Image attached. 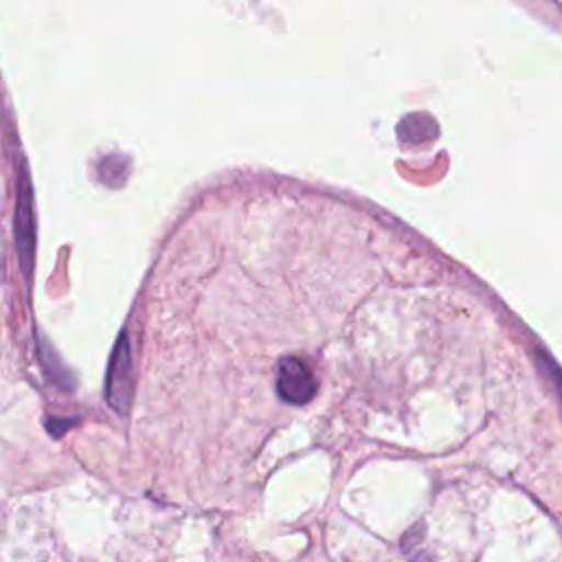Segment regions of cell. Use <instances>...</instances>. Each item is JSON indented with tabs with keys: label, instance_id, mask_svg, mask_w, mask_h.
Masks as SVG:
<instances>
[{
	"label": "cell",
	"instance_id": "cell-1",
	"mask_svg": "<svg viewBox=\"0 0 562 562\" xmlns=\"http://www.w3.org/2000/svg\"><path fill=\"white\" fill-rule=\"evenodd\" d=\"M13 233L20 268L26 279H31L35 261V213H33V187L24 165H20L18 184H15V213H13Z\"/></svg>",
	"mask_w": 562,
	"mask_h": 562
},
{
	"label": "cell",
	"instance_id": "cell-2",
	"mask_svg": "<svg viewBox=\"0 0 562 562\" xmlns=\"http://www.w3.org/2000/svg\"><path fill=\"white\" fill-rule=\"evenodd\" d=\"M108 404L119 413L125 415L132 402L134 393V367H132V349L127 334L123 331L112 349L108 373H105V386H103Z\"/></svg>",
	"mask_w": 562,
	"mask_h": 562
},
{
	"label": "cell",
	"instance_id": "cell-3",
	"mask_svg": "<svg viewBox=\"0 0 562 562\" xmlns=\"http://www.w3.org/2000/svg\"><path fill=\"white\" fill-rule=\"evenodd\" d=\"M274 389L277 395L288 402V404H307L316 391H318V380L307 364V360L299 356H290L279 360L277 373H274Z\"/></svg>",
	"mask_w": 562,
	"mask_h": 562
},
{
	"label": "cell",
	"instance_id": "cell-4",
	"mask_svg": "<svg viewBox=\"0 0 562 562\" xmlns=\"http://www.w3.org/2000/svg\"><path fill=\"white\" fill-rule=\"evenodd\" d=\"M397 134L404 143H422V140L435 136L437 127H435L432 119H428L426 114H413L400 123Z\"/></svg>",
	"mask_w": 562,
	"mask_h": 562
}]
</instances>
